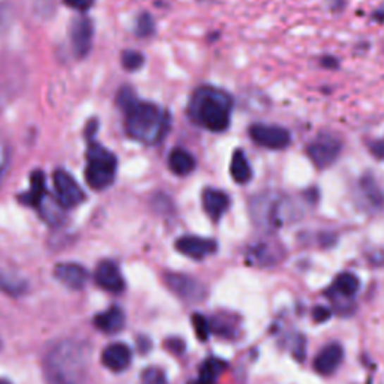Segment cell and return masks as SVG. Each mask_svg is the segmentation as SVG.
<instances>
[{
    "label": "cell",
    "mask_w": 384,
    "mask_h": 384,
    "mask_svg": "<svg viewBox=\"0 0 384 384\" xmlns=\"http://www.w3.org/2000/svg\"><path fill=\"white\" fill-rule=\"evenodd\" d=\"M249 137L255 144L271 150H283L292 143V134L278 125L254 123L249 128Z\"/></svg>",
    "instance_id": "cell-7"
},
{
    "label": "cell",
    "mask_w": 384,
    "mask_h": 384,
    "mask_svg": "<svg viewBox=\"0 0 384 384\" xmlns=\"http://www.w3.org/2000/svg\"><path fill=\"white\" fill-rule=\"evenodd\" d=\"M225 368H227V364L224 362V360L216 359V357L207 359L200 368L197 384H215L218 377L223 374Z\"/></svg>",
    "instance_id": "cell-21"
},
{
    "label": "cell",
    "mask_w": 384,
    "mask_h": 384,
    "mask_svg": "<svg viewBox=\"0 0 384 384\" xmlns=\"http://www.w3.org/2000/svg\"><path fill=\"white\" fill-rule=\"evenodd\" d=\"M143 384H167V378L159 368H147L143 372Z\"/></svg>",
    "instance_id": "cell-29"
},
{
    "label": "cell",
    "mask_w": 384,
    "mask_h": 384,
    "mask_svg": "<svg viewBox=\"0 0 384 384\" xmlns=\"http://www.w3.org/2000/svg\"><path fill=\"white\" fill-rule=\"evenodd\" d=\"M9 167V150L5 144H0V183H2Z\"/></svg>",
    "instance_id": "cell-31"
},
{
    "label": "cell",
    "mask_w": 384,
    "mask_h": 384,
    "mask_svg": "<svg viewBox=\"0 0 384 384\" xmlns=\"http://www.w3.org/2000/svg\"><path fill=\"white\" fill-rule=\"evenodd\" d=\"M56 199L63 209H73L85 202V191L77 180L65 170H56L53 174Z\"/></svg>",
    "instance_id": "cell-8"
},
{
    "label": "cell",
    "mask_w": 384,
    "mask_h": 384,
    "mask_svg": "<svg viewBox=\"0 0 384 384\" xmlns=\"http://www.w3.org/2000/svg\"><path fill=\"white\" fill-rule=\"evenodd\" d=\"M230 206V199L224 191L215 188H207L203 192V207L209 218H212L215 223L223 218Z\"/></svg>",
    "instance_id": "cell-16"
},
{
    "label": "cell",
    "mask_w": 384,
    "mask_h": 384,
    "mask_svg": "<svg viewBox=\"0 0 384 384\" xmlns=\"http://www.w3.org/2000/svg\"><path fill=\"white\" fill-rule=\"evenodd\" d=\"M125 321V312L118 306H111L107 311L98 314L95 320H93V324H95V328L99 332L113 335L123 329Z\"/></svg>",
    "instance_id": "cell-17"
},
{
    "label": "cell",
    "mask_w": 384,
    "mask_h": 384,
    "mask_svg": "<svg viewBox=\"0 0 384 384\" xmlns=\"http://www.w3.org/2000/svg\"><path fill=\"white\" fill-rule=\"evenodd\" d=\"M235 107L230 93L213 86H200L192 93L188 102L190 119L211 132H224L231 122Z\"/></svg>",
    "instance_id": "cell-2"
},
{
    "label": "cell",
    "mask_w": 384,
    "mask_h": 384,
    "mask_svg": "<svg viewBox=\"0 0 384 384\" xmlns=\"http://www.w3.org/2000/svg\"><path fill=\"white\" fill-rule=\"evenodd\" d=\"M332 316V312L329 308H326V306H316L312 311V317L314 320H316L317 323H324V321H328Z\"/></svg>",
    "instance_id": "cell-32"
},
{
    "label": "cell",
    "mask_w": 384,
    "mask_h": 384,
    "mask_svg": "<svg viewBox=\"0 0 384 384\" xmlns=\"http://www.w3.org/2000/svg\"><path fill=\"white\" fill-rule=\"evenodd\" d=\"M144 65V56L135 51V50H126L122 53V66L126 69V71L134 73L142 69Z\"/></svg>",
    "instance_id": "cell-26"
},
{
    "label": "cell",
    "mask_w": 384,
    "mask_h": 384,
    "mask_svg": "<svg viewBox=\"0 0 384 384\" xmlns=\"http://www.w3.org/2000/svg\"><path fill=\"white\" fill-rule=\"evenodd\" d=\"M374 20L378 21V23H384V6L381 9H378V11H376Z\"/></svg>",
    "instance_id": "cell-37"
},
{
    "label": "cell",
    "mask_w": 384,
    "mask_h": 384,
    "mask_svg": "<svg viewBox=\"0 0 384 384\" xmlns=\"http://www.w3.org/2000/svg\"><path fill=\"white\" fill-rule=\"evenodd\" d=\"M0 292L8 296H23L27 292V283L17 275L0 272Z\"/></svg>",
    "instance_id": "cell-22"
},
{
    "label": "cell",
    "mask_w": 384,
    "mask_h": 384,
    "mask_svg": "<svg viewBox=\"0 0 384 384\" xmlns=\"http://www.w3.org/2000/svg\"><path fill=\"white\" fill-rule=\"evenodd\" d=\"M166 285L178 297L186 302H199L206 296L204 287L197 279L183 273H166Z\"/></svg>",
    "instance_id": "cell-9"
},
{
    "label": "cell",
    "mask_w": 384,
    "mask_h": 384,
    "mask_svg": "<svg viewBox=\"0 0 384 384\" xmlns=\"http://www.w3.org/2000/svg\"><path fill=\"white\" fill-rule=\"evenodd\" d=\"M344 359V350L340 344H329L317 354L314 360V369L321 376H330L338 369Z\"/></svg>",
    "instance_id": "cell-14"
},
{
    "label": "cell",
    "mask_w": 384,
    "mask_h": 384,
    "mask_svg": "<svg viewBox=\"0 0 384 384\" xmlns=\"http://www.w3.org/2000/svg\"><path fill=\"white\" fill-rule=\"evenodd\" d=\"M176 249L194 260H203L207 255H212L218 249V243L212 239L197 237V236H183L178 239Z\"/></svg>",
    "instance_id": "cell-12"
},
{
    "label": "cell",
    "mask_w": 384,
    "mask_h": 384,
    "mask_svg": "<svg viewBox=\"0 0 384 384\" xmlns=\"http://www.w3.org/2000/svg\"><path fill=\"white\" fill-rule=\"evenodd\" d=\"M192 326H194L197 338L202 340V341H206L209 338V335H211V332H212L211 321H209L204 316H202V314H194Z\"/></svg>",
    "instance_id": "cell-27"
},
{
    "label": "cell",
    "mask_w": 384,
    "mask_h": 384,
    "mask_svg": "<svg viewBox=\"0 0 384 384\" xmlns=\"http://www.w3.org/2000/svg\"><path fill=\"white\" fill-rule=\"evenodd\" d=\"M95 281L98 287L109 293L119 295L125 290V279L119 271V266L114 261H101L95 271Z\"/></svg>",
    "instance_id": "cell-11"
},
{
    "label": "cell",
    "mask_w": 384,
    "mask_h": 384,
    "mask_svg": "<svg viewBox=\"0 0 384 384\" xmlns=\"http://www.w3.org/2000/svg\"><path fill=\"white\" fill-rule=\"evenodd\" d=\"M231 178L239 185H245L252 179V168L249 166V161L242 149H237L231 158L230 164Z\"/></svg>",
    "instance_id": "cell-20"
},
{
    "label": "cell",
    "mask_w": 384,
    "mask_h": 384,
    "mask_svg": "<svg viewBox=\"0 0 384 384\" xmlns=\"http://www.w3.org/2000/svg\"><path fill=\"white\" fill-rule=\"evenodd\" d=\"M30 190L18 197V200L26 204L32 206L35 209H41L45 195H47V185H45V176L42 171H33L30 176Z\"/></svg>",
    "instance_id": "cell-18"
},
{
    "label": "cell",
    "mask_w": 384,
    "mask_h": 384,
    "mask_svg": "<svg viewBox=\"0 0 384 384\" xmlns=\"http://www.w3.org/2000/svg\"><path fill=\"white\" fill-rule=\"evenodd\" d=\"M359 287H360L359 278L350 272L338 275L333 283L335 292L344 297H353L359 292Z\"/></svg>",
    "instance_id": "cell-23"
},
{
    "label": "cell",
    "mask_w": 384,
    "mask_h": 384,
    "mask_svg": "<svg viewBox=\"0 0 384 384\" xmlns=\"http://www.w3.org/2000/svg\"><path fill=\"white\" fill-rule=\"evenodd\" d=\"M63 4L80 13H86L95 4V0H63Z\"/></svg>",
    "instance_id": "cell-30"
},
{
    "label": "cell",
    "mask_w": 384,
    "mask_h": 384,
    "mask_svg": "<svg viewBox=\"0 0 384 384\" xmlns=\"http://www.w3.org/2000/svg\"><path fill=\"white\" fill-rule=\"evenodd\" d=\"M321 65L324 68H328V69H336V68H338L340 63H338V59H335V57L324 56L323 59H321Z\"/></svg>",
    "instance_id": "cell-35"
},
{
    "label": "cell",
    "mask_w": 384,
    "mask_h": 384,
    "mask_svg": "<svg viewBox=\"0 0 384 384\" xmlns=\"http://www.w3.org/2000/svg\"><path fill=\"white\" fill-rule=\"evenodd\" d=\"M97 130H98V122H97V119H92V120L87 123V128H86V137L92 140L93 135H95Z\"/></svg>",
    "instance_id": "cell-36"
},
{
    "label": "cell",
    "mask_w": 384,
    "mask_h": 384,
    "mask_svg": "<svg viewBox=\"0 0 384 384\" xmlns=\"http://www.w3.org/2000/svg\"><path fill=\"white\" fill-rule=\"evenodd\" d=\"M342 150L341 140L329 132L316 137L306 147V154L317 168H328L338 159Z\"/></svg>",
    "instance_id": "cell-6"
},
{
    "label": "cell",
    "mask_w": 384,
    "mask_h": 384,
    "mask_svg": "<svg viewBox=\"0 0 384 384\" xmlns=\"http://www.w3.org/2000/svg\"><path fill=\"white\" fill-rule=\"evenodd\" d=\"M54 276L71 290H81L89 279V273L83 266L77 263H62L54 267Z\"/></svg>",
    "instance_id": "cell-13"
},
{
    "label": "cell",
    "mask_w": 384,
    "mask_h": 384,
    "mask_svg": "<svg viewBox=\"0 0 384 384\" xmlns=\"http://www.w3.org/2000/svg\"><path fill=\"white\" fill-rule=\"evenodd\" d=\"M0 384H11L8 380H0Z\"/></svg>",
    "instance_id": "cell-38"
},
{
    "label": "cell",
    "mask_w": 384,
    "mask_h": 384,
    "mask_svg": "<svg viewBox=\"0 0 384 384\" xmlns=\"http://www.w3.org/2000/svg\"><path fill=\"white\" fill-rule=\"evenodd\" d=\"M71 44L77 59H85L90 53L93 44V23L87 17H80L73 21L71 30Z\"/></svg>",
    "instance_id": "cell-10"
},
{
    "label": "cell",
    "mask_w": 384,
    "mask_h": 384,
    "mask_svg": "<svg viewBox=\"0 0 384 384\" xmlns=\"http://www.w3.org/2000/svg\"><path fill=\"white\" fill-rule=\"evenodd\" d=\"M155 33V20L154 17L143 13L142 16H138L137 23H135V35L138 38H149Z\"/></svg>",
    "instance_id": "cell-25"
},
{
    "label": "cell",
    "mask_w": 384,
    "mask_h": 384,
    "mask_svg": "<svg viewBox=\"0 0 384 384\" xmlns=\"http://www.w3.org/2000/svg\"><path fill=\"white\" fill-rule=\"evenodd\" d=\"M360 185H362V190L365 192V195L368 197V200L374 204V206H383L384 204V195L383 192L380 191L378 185L376 183V180L366 176L362 179V182H360Z\"/></svg>",
    "instance_id": "cell-24"
},
{
    "label": "cell",
    "mask_w": 384,
    "mask_h": 384,
    "mask_svg": "<svg viewBox=\"0 0 384 384\" xmlns=\"http://www.w3.org/2000/svg\"><path fill=\"white\" fill-rule=\"evenodd\" d=\"M86 182L90 188L102 191L107 190L116 179V170H118V159L109 149L99 143L89 142L86 152Z\"/></svg>",
    "instance_id": "cell-4"
},
{
    "label": "cell",
    "mask_w": 384,
    "mask_h": 384,
    "mask_svg": "<svg viewBox=\"0 0 384 384\" xmlns=\"http://www.w3.org/2000/svg\"><path fill=\"white\" fill-rule=\"evenodd\" d=\"M45 374L51 384H83L87 376V350L74 341L54 345L45 359Z\"/></svg>",
    "instance_id": "cell-3"
},
{
    "label": "cell",
    "mask_w": 384,
    "mask_h": 384,
    "mask_svg": "<svg viewBox=\"0 0 384 384\" xmlns=\"http://www.w3.org/2000/svg\"><path fill=\"white\" fill-rule=\"evenodd\" d=\"M168 167L174 174H178V176H186V174H190L195 170L197 162L188 150L178 147L171 150V154L168 156Z\"/></svg>",
    "instance_id": "cell-19"
},
{
    "label": "cell",
    "mask_w": 384,
    "mask_h": 384,
    "mask_svg": "<svg viewBox=\"0 0 384 384\" xmlns=\"http://www.w3.org/2000/svg\"><path fill=\"white\" fill-rule=\"evenodd\" d=\"M14 21V9L8 2H0V37L11 27Z\"/></svg>",
    "instance_id": "cell-28"
},
{
    "label": "cell",
    "mask_w": 384,
    "mask_h": 384,
    "mask_svg": "<svg viewBox=\"0 0 384 384\" xmlns=\"http://www.w3.org/2000/svg\"><path fill=\"white\" fill-rule=\"evenodd\" d=\"M287 203L276 195L263 194L255 197L251 203V215L255 223L261 227L275 228L283 225L284 221L288 219L285 215Z\"/></svg>",
    "instance_id": "cell-5"
},
{
    "label": "cell",
    "mask_w": 384,
    "mask_h": 384,
    "mask_svg": "<svg viewBox=\"0 0 384 384\" xmlns=\"http://www.w3.org/2000/svg\"><path fill=\"white\" fill-rule=\"evenodd\" d=\"M118 106L125 114V130L135 142L155 146L170 131L171 116L154 102L140 99L134 89L122 87L118 93Z\"/></svg>",
    "instance_id": "cell-1"
},
{
    "label": "cell",
    "mask_w": 384,
    "mask_h": 384,
    "mask_svg": "<svg viewBox=\"0 0 384 384\" xmlns=\"http://www.w3.org/2000/svg\"><path fill=\"white\" fill-rule=\"evenodd\" d=\"M369 149H371V154L376 158L384 159V138L377 140V142H372L369 144Z\"/></svg>",
    "instance_id": "cell-33"
},
{
    "label": "cell",
    "mask_w": 384,
    "mask_h": 384,
    "mask_svg": "<svg viewBox=\"0 0 384 384\" xmlns=\"http://www.w3.org/2000/svg\"><path fill=\"white\" fill-rule=\"evenodd\" d=\"M166 345H167V348L170 352L178 353V354L185 350V344L180 340H168Z\"/></svg>",
    "instance_id": "cell-34"
},
{
    "label": "cell",
    "mask_w": 384,
    "mask_h": 384,
    "mask_svg": "<svg viewBox=\"0 0 384 384\" xmlns=\"http://www.w3.org/2000/svg\"><path fill=\"white\" fill-rule=\"evenodd\" d=\"M131 359H132V354H131L130 347L120 342L109 345L106 350L102 352V357H101L104 366L109 368L113 372L125 371L128 366H130Z\"/></svg>",
    "instance_id": "cell-15"
}]
</instances>
